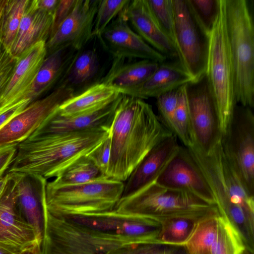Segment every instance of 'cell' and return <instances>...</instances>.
Instances as JSON below:
<instances>
[{"mask_svg": "<svg viewBox=\"0 0 254 254\" xmlns=\"http://www.w3.org/2000/svg\"><path fill=\"white\" fill-rule=\"evenodd\" d=\"M200 27L209 36L220 8V0H187Z\"/></svg>", "mask_w": 254, "mask_h": 254, "instance_id": "36", "label": "cell"}, {"mask_svg": "<svg viewBox=\"0 0 254 254\" xmlns=\"http://www.w3.org/2000/svg\"><path fill=\"white\" fill-rule=\"evenodd\" d=\"M105 254H188L183 245L153 243L127 246Z\"/></svg>", "mask_w": 254, "mask_h": 254, "instance_id": "37", "label": "cell"}, {"mask_svg": "<svg viewBox=\"0 0 254 254\" xmlns=\"http://www.w3.org/2000/svg\"><path fill=\"white\" fill-rule=\"evenodd\" d=\"M66 218L103 231L145 237L154 242L159 243L160 224L142 215L119 212L114 209Z\"/></svg>", "mask_w": 254, "mask_h": 254, "instance_id": "17", "label": "cell"}, {"mask_svg": "<svg viewBox=\"0 0 254 254\" xmlns=\"http://www.w3.org/2000/svg\"><path fill=\"white\" fill-rule=\"evenodd\" d=\"M86 156H83L64 169L50 184L66 186L83 184L106 177Z\"/></svg>", "mask_w": 254, "mask_h": 254, "instance_id": "30", "label": "cell"}, {"mask_svg": "<svg viewBox=\"0 0 254 254\" xmlns=\"http://www.w3.org/2000/svg\"><path fill=\"white\" fill-rule=\"evenodd\" d=\"M11 173H6L5 175L0 179V197L3 192L10 179L11 177Z\"/></svg>", "mask_w": 254, "mask_h": 254, "instance_id": "47", "label": "cell"}, {"mask_svg": "<svg viewBox=\"0 0 254 254\" xmlns=\"http://www.w3.org/2000/svg\"><path fill=\"white\" fill-rule=\"evenodd\" d=\"M32 101L30 99L22 100L0 114V129L13 118L20 114Z\"/></svg>", "mask_w": 254, "mask_h": 254, "instance_id": "44", "label": "cell"}, {"mask_svg": "<svg viewBox=\"0 0 254 254\" xmlns=\"http://www.w3.org/2000/svg\"><path fill=\"white\" fill-rule=\"evenodd\" d=\"M155 183L169 189L188 192L210 205H216L207 181L184 146L180 145Z\"/></svg>", "mask_w": 254, "mask_h": 254, "instance_id": "14", "label": "cell"}, {"mask_svg": "<svg viewBox=\"0 0 254 254\" xmlns=\"http://www.w3.org/2000/svg\"><path fill=\"white\" fill-rule=\"evenodd\" d=\"M178 90L179 88L156 98L158 113L157 117L163 125L172 133L173 122L177 104Z\"/></svg>", "mask_w": 254, "mask_h": 254, "instance_id": "39", "label": "cell"}, {"mask_svg": "<svg viewBox=\"0 0 254 254\" xmlns=\"http://www.w3.org/2000/svg\"><path fill=\"white\" fill-rule=\"evenodd\" d=\"M99 128L82 131L34 133L18 143L6 173L56 178L79 158L86 155L109 135Z\"/></svg>", "mask_w": 254, "mask_h": 254, "instance_id": "2", "label": "cell"}, {"mask_svg": "<svg viewBox=\"0 0 254 254\" xmlns=\"http://www.w3.org/2000/svg\"><path fill=\"white\" fill-rule=\"evenodd\" d=\"M0 254H8L6 252L2 251V250L0 249Z\"/></svg>", "mask_w": 254, "mask_h": 254, "instance_id": "51", "label": "cell"}, {"mask_svg": "<svg viewBox=\"0 0 254 254\" xmlns=\"http://www.w3.org/2000/svg\"><path fill=\"white\" fill-rule=\"evenodd\" d=\"M242 254H254V252L251 251L246 248Z\"/></svg>", "mask_w": 254, "mask_h": 254, "instance_id": "50", "label": "cell"}, {"mask_svg": "<svg viewBox=\"0 0 254 254\" xmlns=\"http://www.w3.org/2000/svg\"><path fill=\"white\" fill-rule=\"evenodd\" d=\"M76 0H59L53 15L51 37L72 12ZM50 38V37H49Z\"/></svg>", "mask_w": 254, "mask_h": 254, "instance_id": "42", "label": "cell"}, {"mask_svg": "<svg viewBox=\"0 0 254 254\" xmlns=\"http://www.w3.org/2000/svg\"><path fill=\"white\" fill-rule=\"evenodd\" d=\"M207 181L219 211L238 205L254 226V196L245 189L224 154L221 140L208 153L187 148Z\"/></svg>", "mask_w": 254, "mask_h": 254, "instance_id": "8", "label": "cell"}, {"mask_svg": "<svg viewBox=\"0 0 254 254\" xmlns=\"http://www.w3.org/2000/svg\"><path fill=\"white\" fill-rule=\"evenodd\" d=\"M120 93L102 82L90 85L81 93L74 94L60 106L59 114L64 117L80 114L116 98Z\"/></svg>", "mask_w": 254, "mask_h": 254, "instance_id": "27", "label": "cell"}, {"mask_svg": "<svg viewBox=\"0 0 254 254\" xmlns=\"http://www.w3.org/2000/svg\"><path fill=\"white\" fill-rule=\"evenodd\" d=\"M97 38L114 59L138 58L159 63L167 59L131 28L123 11Z\"/></svg>", "mask_w": 254, "mask_h": 254, "instance_id": "16", "label": "cell"}, {"mask_svg": "<svg viewBox=\"0 0 254 254\" xmlns=\"http://www.w3.org/2000/svg\"><path fill=\"white\" fill-rule=\"evenodd\" d=\"M123 13L128 24L149 45L168 60L178 59L173 43L158 24L147 0H130Z\"/></svg>", "mask_w": 254, "mask_h": 254, "instance_id": "20", "label": "cell"}, {"mask_svg": "<svg viewBox=\"0 0 254 254\" xmlns=\"http://www.w3.org/2000/svg\"><path fill=\"white\" fill-rule=\"evenodd\" d=\"M16 186V201L24 219L35 231L39 243L43 239V200L47 180L38 175L19 174Z\"/></svg>", "mask_w": 254, "mask_h": 254, "instance_id": "23", "label": "cell"}, {"mask_svg": "<svg viewBox=\"0 0 254 254\" xmlns=\"http://www.w3.org/2000/svg\"><path fill=\"white\" fill-rule=\"evenodd\" d=\"M29 0H7L0 19V42L9 52Z\"/></svg>", "mask_w": 254, "mask_h": 254, "instance_id": "31", "label": "cell"}, {"mask_svg": "<svg viewBox=\"0 0 254 254\" xmlns=\"http://www.w3.org/2000/svg\"><path fill=\"white\" fill-rule=\"evenodd\" d=\"M16 144H12L0 146V179L6 173L15 158Z\"/></svg>", "mask_w": 254, "mask_h": 254, "instance_id": "43", "label": "cell"}, {"mask_svg": "<svg viewBox=\"0 0 254 254\" xmlns=\"http://www.w3.org/2000/svg\"><path fill=\"white\" fill-rule=\"evenodd\" d=\"M43 237L70 254H105L119 248L155 243L151 240L105 232L50 214L43 200Z\"/></svg>", "mask_w": 254, "mask_h": 254, "instance_id": "4", "label": "cell"}, {"mask_svg": "<svg viewBox=\"0 0 254 254\" xmlns=\"http://www.w3.org/2000/svg\"><path fill=\"white\" fill-rule=\"evenodd\" d=\"M7 2V0H0V19L3 13Z\"/></svg>", "mask_w": 254, "mask_h": 254, "instance_id": "48", "label": "cell"}, {"mask_svg": "<svg viewBox=\"0 0 254 254\" xmlns=\"http://www.w3.org/2000/svg\"><path fill=\"white\" fill-rule=\"evenodd\" d=\"M174 45L178 59L194 80L205 74L208 38L187 0H172Z\"/></svg>", "mask_w": 254, "mask_h": 254, "instance_id": "10", "label": "cell"}, {"mask_svg": "<svg viewBox=\"0 0 254 254\" xmlns=\"http://www.w3.org/2000/svg\"><path fill=\"white\" fill-rule=\"evenodd\" d=\"M18 59L0 42V97L11 78Z\"/></svg>", "mask_w": 254, "mask_h": 254, "instance_id": "40", "label": "cell"}, {"mask_svg": "<svg viewBox=\"0 0 254 254\" xmlns=\"http://www.w3.org/2000/svg\"><path fill=\"white\" fill-rule=\"evenodd\" d=\"M66 49L58 50L47 55L32 84L28 98L32 101L63 81L67 68L75 53L66 54Z\"/></svg>", "mask_w": 254, "mask_h": 254, "instance_id": "26", "label": "cell"}, {"mask_svg": "<svg viewBox=\"0 0 254 254\" xmlns=\"http://www.w3.org/2000/svg\"><path fill=\"white\" fill-rule=\"evenodd\" d=\"M41 254H70L63 250L48 238L43 237L41 245Z\"/></svg>", "mask_w": 254, "mask_h": 254, "instance_id": "45", "label": "cell"}, {"mask_svg": "<svg viewBox=\"0 0 254 254\" xmlns=\"http://www.w3.org/2000/svg\"><path fill=\"white\" fill-rule=\"evenodd\" d=\"M124 61L114 59L110 69L101 81L119 92L142 83L157 69L159 64L148 60L131 63H125Z\"/></svg>", "mask_w": 254, "mask_h": 254, "instance_id": "25", "label": "cell"}, {"mask_svg": "<svg viewBox=\"0 0 254 254\" xmlns=\"http://www.w3.org/2000/svg\"><path fill=\"white\" fill-rule=\"evenodd\" d=\"M111 155V142L109 136L95 147L86 156L107 176Z\"/></svg>", "mask_w": 254, "mask_h": 254, "instance_id": "41", "label": "cell"}, {"mask_svg": "<svg viewBox=\"0 0 254 254\" xmlns=\"http://www.w3.org/2000/svg\"><path fill=\"white\" fill-rule=\"evenodd\" d=\"M147 0L158 24L174 45L172 0Z\"/></svg>", "mask_w": 254, "mask_h": 254, "instance_id": "38", "label": "cell"}, {"mask_svg": "<svg viewBox=\"0 0 254 254\" xmlns=\"http://www.w3.org/2000/svg\"><path fill=\"white\" fill-rule=\"evenodd\" d=\"M98 69V57L94 50L76 52L62 82H65L73 88L81 85L93 78Z\"/></svg>", "mask_w": 254, "mask_h": 254, "instance_id": "29", "label": "cell"}, {"mask_svg": "<svg viewBox=\"0 0 254 254\" xmlns=\"http://www.w3.org/2000/svg\"><path fill=\"white\" fill-rule=\"evenodd\" d=\"M198 220L183 217L164 220L161 223L158 242L168 245L184 246Z\"/></svg>", "mask_w": 254, "mask_h": 254, "instance_id": "33", "label": "cell"}, {"mask_svg": "<svg viewBox=\"0 0 254 254\" xmlns=\"http://www.w3.org/2000/svg\"><path fill=\"white\" fill-rule=\"evenodd\" d=\"M0 197V249L8 254H22L41 249L33 227L20 213L16 201V186L19 174L11 173Z\"/></svg>", "mask_w": 254, "mask_h": 254, "instance_id": "13", "label": "cell"}, {"mask_svg": "<svg viewBox=\"0 0 254 254\" xmlns=\"http://www.w3.org/2000/svg\"><path fill=\"white\" fill-rule=\"evenodd\" d=\"M205 74L216 103L222 136L237 105L234 67L226 29L225 0H220L219 13L209 35Z\"/></svg>", "mask_w": 254, "mask_h": 254, "instance_id": "6", "label": "cell"}, {"mask_svg": "<svg viewBox=\"0 0 254 254\" xmlns=\"http://www.w3.org/2000/svg\"><path fill=\"white\" fill-rule=\"evenodd\" d=\"M122 94L92 110L64 117L58 112L34 133H57L103 128L110 129L114 115Z\"/></svg>", "mask_w": 254, "mask_h": 254, "instance_id": "21", "label": "cell"}, {"mask_svg": "<svg viewBox=\"0 0 254 254\" xmlns=\"http://www.w3.org/2000/svg\"><path fill=\"white\" fill-rule=\"evenodd\" d=\"M180 146L177 137L172 134L154 147L125 182L121 199L129 197L155 183Z\"/></svg>", "mask_w": 254, "mask_h": 254, "instance_id": "19", "label": "cell"}, {"mask_svg": "<svg viewBox=\"0 0 254 254\" xmlns=\"http://www.w3.org/2000/svg\"><path fill=\"white\" fill-rule=\"evenodd\" d=\"M130 0H100L94 19L92 37H97L124 9Z\"/></svg>", "mask_w": 254, "mask_h": 254, "instance_id": "35", "label": "cell"}, {"mask_svg": "<svg viewBox=\"0 0 254 254\" xmlns=\"http://www.w3.org/2000/svg\"><path fill=\"white\" fill-rule=\"evenodd\" d=\"M219 214L216 206L196 221L184 245L188 254H210L217 235Z\"/></svg>", "mask_w": 254, "mask_h": 254, "instance_id": "28", "label": "cell"}, {"mask_svg": "<svg viewBox=\"0 0 254 254\" xmlns=\"http://www.w3.org/2000/svg\"><path fill=\"white\" fill-rule=\"evenodd\" d=\"M22 254H41V249L37 248L33 251L26 252Z\"/></svg>", "mask_w": 254, "mask_h": 254, "instance_id": "49", "label": "cell"}, {"mask_svg": "<svg viewBox=\"0 0 254 254\" xmlns=\"http://www.w3.org/2000/svg\"><path fill=\"white\" fill-rule=\"evenodd\" d=\"M193 80L178 59H167L159 63L157 69L142 83L119 93L144 100L156 98Z\"/></svg>", "mask_w": 254, "mask_h": 254, "instance_id": "22", "label": "cell"}, {"mask_svg": "<svg viewBox=\"0 0 254 254\" xmlns=\"http://www.w3.org/2000/svg\"><path fill=\"white\" fill-rule=\"evenodd\" d=\"M246 248L239 232L219 213L217 235L210 254H242Z\"/></svg>", "mask_w": 254, "mask_h": 254, "instance_id": "32", "label": "cell"}, {"mask_svg": "<svg viewBox=\"0 0 254 254\" xmlns=\"http://www.w3.org/2000/svg\"><path fill=\"white\" fill-rule=\"evenodd\" d=\"M74 94V88L62 82L49 95L32 102L0 129V146L28 138Z\"/></svg>", "mask_w": 254, "mask_h": 254, "instance_id": "12", "label": "cell"}, {"mask_svg": "<svg viewBox=\"0 0 254 254\" xmlns=\"http://www.w3.org/2000/svg\"><path fill=\"white\" fill-rule=\"evenodd\" d=\"M193 145L205 153L221 140L220 121L206 74L186 84Z\"/></svg>", "mask_w": 254, "mask_h": 254, "instance_id": "11", "label": "cell"}, {"mask_svg": "<svg viewBox=\"0 0 254 254\" xmlns=\"http://www.w3.org/2000/svg\"><path fill=\"white\" fill-rule=\"evenodd\" d=\"M53 20V14L38 8L36 0H29L9 51L10 54L18 59L25 51L36 43H47L50 36Z\"/></svg>", "mask_w": 254, "mask_h": 254, "instance_id": "24", "label": "cell"}, {"mask_svg": "<svg viewBox=\"0 0 254 254\" xmlns=\"http://www.w3.org/2000/svg\"><path fill=\"white\" fill-rule=\"evenodd\" d=\"M221 144L224 154L246 191L254 196V114L237 104Z\"/></svg>", "mask_w": 254, "mask_h": 254, "instance_id": "9", "label": "cell"}, {"mask_svg": "<svg viewBox=\"0 0 254 254\" xmlns=\"http://www.w3.org/2000/svg\"><path fill=\"white\" fill-rule=\"evenodd\" d=\"M172 134L150 104L122 94L109 130L111 155L107 177L125 182L146 154Z\"/></svg>", "mask_w": 254, "mask_h": 254, "instance_id": "1", "label": "cell"}, {"mask_svg": "<svg viewBox=\"0 0 254 254\" xmlns=\"http://www.w3.org/2000/svg\"><path fill=\"white\" fill-rule=\"evenodd\" d=\"M47 55L45 41L36 43L21 55L0 97V114L22 100L29 99L34 79Z\"/></svg>", "mask_w": 254, "mask_h": 254, "instance_id": "18", "label": "cell"}, {"mask_svg": "<svg viewBox=\"0 0 254 254\" xmlns=\"http://www.w3.org/2000/svg\"><path fill=\"white\" fill-rule=\"evenodd\" d=\"M173 133L185 147L188 148L193 145L186 84L179 88L177 104L173 122Z\"/></svg>", "mask_w": 254, "mask_h": 254, "instance_id": "34", "label": "cell"}, {"mask_svg": "<svg viewBox=\"0 0 254 254\" xmlns=\"http://www.w3.org/2000/svg\"><path fill=\"white\" fill-rule=\"evenodd\" d=\"M216 207L188 192L154 183L132 196L121 199L114 210L150 217L161 223L174 217L199 220Z\"/></svg>", "mask_w": 254, "mask_h": 254, "instance_id": "7", "label": "cell"}, {"mask_svg": "<svg viewBox=\"0 0 254 254\" xmlns=\"http://www.w3.org/2000/svg\"><path fill=\"white\" fill-rule=\"evenodd\" d=\"M100 0H76L69 15L46 43L47 55L70 48L80 51L92 37L95 15Z\"/></svg>", "mask_w": 254, "mask_h": 254, "instance_id": "15", "label": "cell"}, {"mask_svg": "<svg viewBox=\"0 0 254 254\" xmlns=\"http://www.w3.org/2000/svg\"><path fill=\"white\" fill-rule=\"evenodd\" d=\"M249 0H225L237 104L254 107V24Z\"/></svg>", "mask_w": 254, "mask_h": 254, "instance_id": "3", "label": "cell"}, {"mask_svg": "<svg viewBox=\"0 0 254 254\" xmlns=\"http://www.w3.org/2000/svg\"><path fill=\"white\" fill-rule=\"evenodd\" d=\"M59 0H36L37 6L40 10L54 15Z\"/></svg>", "mask_w": 254, "mask_h": 254, "instance_id": "46", "label": "cell"}, {"mask_svg": "<svg viewBox=\"0 0 254 254\" xmlns=\"http://www.w3.org/2000/svg\"><path fill=\"white\" fill-rule=\"evenodd\" d=\"M124 182L104 177L83 184L55 186L47 182L46 206L52 215L67 217L114 210Z\"/></svg>", "mask_w": 254, "mask_h": 254, "instance_id": "5", "label": "cell"}]
</instances>
